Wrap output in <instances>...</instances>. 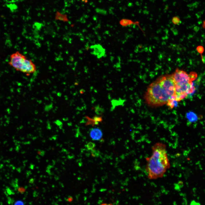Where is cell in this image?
Returning <instances> with one entry per match:
<instances>
[{
    "label": "cell",
    "mask_w": 205,
    "mask_h": 205,
    "mask_svg": "<svg viewBox=\"0 0 205 205\" xmlns=\"http://www.w3.org/2000/svg\"><path fill=\"white\" fill-rule=\"evenodd\" d=\"M175 85L172 75L161 76L148 87L144 99L149 106L157 107L166 104L173 97Z\"/></svg>",
    "instance_id": "cell-1"
},
{
    "label": "cell",
    "mask_w": 205,
    "mask_h": 205,
    "mask_svg": "<svg viewBox=\"0 0 205 205\" xmlns=\"http://www.w3.org/2000/svg\"><path fill=\"white\" fill-rule=\"evenodd\" d=\"M165 144L161 142L155 144L151 147L152 154L146 158L145 170L150 179L163 177L170 167Z\"/></svg>",
    "instance_id": "cell-2"
},
{
    "label": "cell",
    "mask_w": 205,
    "mask_h": 205,
    "mask_svg": "<svg viewBox=\"0 0 205 205\" xmlns=\"http://www.w3.org/2000/svg\"><path fill=\"white\" fill-rule=\"evenodd\" d=\"M172 75L175 85L173 97L175 100L179 102L192 95L196 89V73L192 72L188 74L177 69Z\"/></svg>",
    "instance_id": "cell-3"
},
{
    "label": "cell",
    "mask_w": 205,
    "mask_h": 205,
    "mask_svg": "<svg viewBox=\"0 0 205 205\" xmlns=\"http://www.w3.org/2000/svg\"><path fill=\"white\" fill-rule=\"evenodd\" d=\"M9 64L16 70L27 75L32 74L36 70V66L32 60L19 51L11 55Z\"/></svg>",
    "instance_id": "cell-4"
},
{
    "label": "cell",
    "mask_w": 205,
    "mask_h": 205,
    "mask_svg": "<svg viewBox=\"0 0 205 205\" xmlns=\"http://www.w3.org/2000/svg\"><path fill=\"white\" fill-rule=\"evenodd\" d=\"M91 54L100 59L104 57L106 55L105 49L99 44L91 45L90 47Z\"/></svg>",
    "instance_id": "cell-5"
},
{
    "label": "cell",
    "mask_w": 205,
    "mask_h": 205,
    "mask_svg": "<svg viewBox=\"0 0 205 205\" xmlns=\"http://www.w3.org/2000/svg\"><path fill=\"white\" fill-rule=\"evenodd\" d=\"M90 135L91 137L93 140H98L101 139L102 136L101 130L98 128H94L91 130Z\"/></svg>",
    "instance_id": "cell-6"
},
{
    "label": "cell",
    "mask_w": 205,
    "mask_h": 205,
    "mask_svg": "<svg viewBox=\"0 0 205 205\" xmlns=\"http://www.w3.org/2000/svg\"><path fill=\"white\" fill-rule=\"evenodd\" d=\"M177 102L173 97L168 101L166 104L169 109H172L175 106Z\"/></svg>",
    "instance_id": "cell-7"
},
{
    "label": "cell",
    "mask_w": 205,
    "mask_h": 205,
    "mask_svg": "<svg viewBox=\"0 0 205 205\" xmlns=\"http://www.w3.org/2000/svg\"><path fill=\"white\" fill-rule=\"evenodd\" d=\"M85 117L87 120V121L86 124V125H92L93 126L95 125H99V122H96L93 118H91L88 116H86Z\"/></svg>",
    "instance_id": "cell-8"
},
{
    "label": "cell",
    "mask_w": 205,
    "mask_h": 205,
    "mask_svg": "<svg viewBox=\"0 0 205 205\" xmlns=\"http://www.w3.org/2000/svg\"><path fill=\"white\" fill-rule=\"evenodd\" d=\"M112 104L113 108L118 105H120L123 103V100H113L112 101Z\"/></svg>",
    "instance_id": "cell-9"
},
{
    "label": "cell",
    "mask_w": 205,
    "mask_h": 205,
    "mask_svg": "<svg viewBox=\"0 0 205 205\" xmlns=\"http://www.w3.org/2000/svg\"><path fill=\"white\" fill-rule=\"evenodd\" d=\"M95 146V143L91 142H89L86 145L87 148L89 150H92L93 149Z\"/></svg>",
    "instance_id": "cell-10"
},
{
    "label": "cell",
    "mask_w": 205,
    "mask_h": 205,
    "mask_svg": "<svg viewBox=\"0 0 205 205\" xmlns=\"http://www.w3.org/2000/svg\"><path fill=\"white\" fill-rule=\"evenodd\" d=\"M56 18L59 20H66V16H64V15H62L60 13H57L56 15Z\"/></svg>",
    "instance_id": "cell-11"
},
{
    "label": "cell",
    "mask_w": 205,
    "mask_h": 205,
    "mask_svg": "<svg viewBox=\"0 0 205 205\" xmlns=\"http://www.w3.org/2000/svg\"><path fill=\"white\" fill-rule=\"evenodd\" d=\"M91 155L93 157H98L99 155L100 152L95 149H92L91 152Z\"/></svg>",
    "instance_id": "cell-12"
},
{
    "label": "cell",
    "mask_w": 205,
    "mask_h": 205,
    "mask_svg": "<svg viewBox=\"0 0 205 205\" xmlns=\"http://www.w3.org/2000/svg\"><path fill=\"white\" fill-rule=\"evenodd\" d=\"M96 11L97 13L102 15H105L107 13L106 11L103 9L97 8L96 9Z\"/></svg>",
    "instance_id": "cell-13"
},
{
    "label": "cell",
    "mask_w": 205,
    "mask_h": 205,
    "mask_svg": "<svg viewBox=\"0 0 205 205\" xmlns=\"http://www.w3.org/2000/svg\"><path fill=\"white\" fill-rule=\"evenodd\" d=\"M196 50L200 54H202L204 51V48L201 46H197Z\"/></svg>",
    "instance_id": "cell-14"
},
{
    "label": "cell",
    "mask_w": 205,
    "mask_h": 205,
    "mask_svg": "<svg viewBox=\"0 0 205 205\" xmlns=\"http://www.w3.org/2000/svg\"><path fill=\"white\" fill-rule=\"evenodd\" d=\"M93 118L96 122H101L102 120V117L100 116H95Z\"/></svg>",
    "instance_id": "cell-15"
},
{
    "label": "cell",
    "mask_w": 205,
    "mask_h": 205,
    "mask_svg": "<svg viewBox=\"0 0 205 205\" xmlns=\"http://www.w3.org/2000/svg\"><path fill=\"white\" fill-rule=\"evenodd\" d=\"M180 19L177 17H175V18H173V23L175 24H177L179 23L180 22Z\"/></svg>",
    "instance_id": "cell-16"
},
{
    "label": "cell",
    "mask_w": 205,
    "mask_h": 205,
    "mask_svg": "<svg viewBox=\"0 0 205 205\" xmlns=\"http://www.w3.org/2000/svg\"><path fill=\"white\" fill-rule=\"evenodd\" d=\"M25 188L23 187H19L18 189L19 192L22 194L25 192Z\"/></svg>",
    "instance_id": "cell-17"
},
{
    "label": "cell",
    "mask_w": 205,
    "mask_h": 205,
    "mask_svg": "<svg viewBox=\"0 0 205 205\" xmlns=\"http://www.w3.org/2000/svg\"><path fill=\"white\" fill-rule=\"evenodd\" d=\"M14 205H24V204L22 201L18 200L15 202Z\"/></svg>",
    "instance_id": "cell-18"
},
{
    "label": "cell",
    "mask_w": 205,
    "mask_h": 205,
    "mask_svg": "<svg viewBox=\"0 0 205 205\" xmlns=\"http://www.w3.org/2000/svg\"><path fill=\"white\" fill-rule=\"evenodd\" d=\"M190 205H200V204L198 202H196L195 201L193 200L192 201L191 204Z\"/></svg>",
    "instance_id": "cell-19"
},
{
    "label": "cell",
    "mask_w": 205,
    "mask_h": 205,
    "mask_svg": "<svg viewBox=\"0 0 205 205\" xmlns=\"http://www.w3.org/2000/svg\"><path fill=\"white\" fill-rule=\"evenodd\" d=\"M37 153L40 155H44V154H43V151H42L38 150L37 151Z\"/></svg>",
    "instance_id": "cell-20"
},
{
    "label": "cell",
    "mask_w": 205,
    "mask_h": 205,
    "mask_svg": "<svg viewBox=\"0 0 205 205\" xmlns=\"http://www.w3.org/2000/svg\"><path fill=\"white\" fill-rule=\"evenodd\" d=\"M72 200V198L71 196H68V197L67 198V201L70 202H71Z\"/></svg>",
    "instance_id": "cell-21"
},
{
    "label": "cell",
    "mask_w": 205,
    "mask_h": 205,
    "mask_svg": "<svg viewBox=\"0 0 205 205\" xmlns=\"http://www.w3.org/2000/svg\"><path fill=\"white\" fill-rule=\"evenodd\" d=\"M202 26L203 28L205 29V20H204L203 22Z\"/></svg>",
    "instance_id": "cell-22"
},
{
    "label": "cell",
    "mask_w": 205,
    "mask_h": 205,
    "mask_svg": "<svg viewBox=\"0 0 205 205\" xmlns=\"http://www.w3.org/2000/svg\"><path fill=\"white\" fill-rule=\"evenodd\" d=\"M82 0V2H85V3H87L88 1V0Z\"/></svg>",
    "instance_id": "cell-23"
}]
</instances>
